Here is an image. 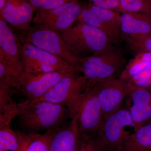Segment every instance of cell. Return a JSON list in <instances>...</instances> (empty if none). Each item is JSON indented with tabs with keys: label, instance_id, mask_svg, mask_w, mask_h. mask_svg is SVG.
I'll list each match as a JSON object with an SVG mask.
<instances>
[{
	"label": "cell",
	"instance_id": "cell-30",
	"mask_svg": "<svg viewBox=\"0 0 151 151\" xmlns=\"http://www.w3.org/2000/svg\"><path fill=\"white\" fill-rule=\"evenodd\" d=\"M94 5L117 12L119 8L120 0H87Z\"/></svg>",
	"mask_w": 151,
	"mask_h": 151
},
{
	"label": "cell",
	"instance_id": "cell-31",
	"mask_svg": "<svg viewBox=\"0 0 151 151\" xmlns=\"http://www.w3.org/2000/svg\"><path fill=\"white\" fill-rule=\"evenodd\" d=\"M6 0H0V12H2L5 4Z\"/></svg>",
	"mask_w": 151,
	"mask_h": 151
},
{
	"label": "cell",
	"instance_id": "cell-8",
	"mask_svg": "<svg viewBox=\"0 0 151 151\" xmlns=\"http://www.w3.org/2000/svg\"><path fill=\"white\" fill-rule=\"evenodd\" d=\"M121 14L113 10L102 8L89 2L82 4L77 21L100 29L115 45H119L122 36Z\"/></svg>",
	"mask_w": 151,
	"mask_h": 151
},
{
	"label": "cell",
	"instance_id": "cell-11",
	"mask_svg": "<svg viewBox=\"0 0 151 151\" xmlns=\"http://www.w3.org/2000/svg\"><path fill=\"white\" fill-rule=\"evenodd\" d=\"M93 85L102 108L103 115L120 106L129 94L131 88L128 83L116 74L98 81Z\"/></svg>",
	"mask_w": 151,
	"mask_h": 151
},
{
	"label": "cell",
	"instance_id": "cell-20",
	"mask_svg": "<svg viewBox=\"0 0 151 151\" xmlns=\"http://www.w3.org/2000/svg\"><path fill=\"white\" fill-rule=\"evenodd\" d=\"M151 63V52H140L130 59L120 74V77L127 81L133 76Z\"/></svg>",
	"mask_w": 151,
	"mask_h": 151
},
{
	"label": "cell",
	"instance_id": "cell-7",
	"mask_svg": "<svg viewBox=\"0 0 151 151\" xmlns=\"http://www.w3.org/2000/svg\"><path fill=\"white\" fill-rule=\"evenodd\" d=\"M20 33L21 39L60 58L76 68L78 59L70 52L59 32L45 26L35 24Z\"/></svg>",
	"mask_w": 151,
	"mask_h": 151
},
{
	"label": "cell",
	"instance_id": "cell-22",
	"mask_svg": "<svg viewBox=\"0 0 151 151\" xmlns=\"http://www.w3.org/2000/svg\"><path fill=\"white\" fill-rule=\"evenodd\" d=\"M18 147L17 135L10 124L0 127V151H17Z\"/></svg>",
	"mask_w": 151,
	"mask_h": 151
},
{
	"label": "cell",
	"instance_id": "cell-10",
	"mask_svg": "<svg viewBox=\"0 0 151 151\" xmlns=\"http://www.w3.org/2000/svg\"><path fill=\"white\" fill-rule=\"evenodd\" d=\"M76 116L81 138L97 134L103 114L93 85H87Z\"/></svg>",
	"mask_w": 151,
	"mask_h": 151
},
{
	"label": "cell",
	"instance_id": "cell-27",
	"mask_svg": "<svg viewBox=\"0 0 151 151\" xmlns=\"http://www.w3.org/2000/svg\"><path fill=\"white\" fill-rule=\"evenodd\" d=\"M37 10H47L55 8L72 0H29Z\"/></svg>",
	"mask_w": 151,
	"mask_h": 151
},
{
	"label": "cell",
	"instance_id": "cell-18",
	"mask_svg": "<svg viewBox=\"0 0 151 151\" xmlns=\"http://www.w3.org/2000/svg\"><path fill=\"white\" fill-rule=\"evenodd\" d=\"M17 92L0 81V127L11 124L13 119L17 117L23 108L24 102L18 103L14 99V94Z\"/></svg>",
	"mask_w": 151,
	"mask_h": 151
},
{
	"label": "cell",
	"instance_id": "cell-4",
	"mask_svg": "<svg viewBox=\"0 0 151 151\" xmlns=\"http://www.w3.org/2000/svg\"><path fill=\"white\" fill-rule=\"evenodd\" d=\"M126 64L123 53L116 47L102 54L79 58L76 68L86 78L87 84L91 85L112 76L120 74Z\"/></svg>",
	"mask_w": 151,
	"mask_h": 151
},
{
	"label": "cell",
	"instance_id": "cell-26",
	"mask_svg": "<svg viewBox=\"0 0 151 151\" xmlns=\"http://www.w3.org/2000/svg\"><path fill=\"white\" fill-rule=\"evenodd\" d=\"M52 130L45 134L32 133V139L27 151H49Z\"/></svg>",
	"mask_w": 151,
	"mask_h": 151
},
{
	"label": "cell",
	"instance_id": "cell-14",
	"mask_svg": "<svg viewBox=\"0 0 151 151\" xmlns=\"http://www.w3.org/2000/svg\"><path fill=\"white\" fill-rule=\"evenodd\" d=\"M36 10L29 0H6L0 19H3L19 33L30 28Z\"/></svg>",
	"mask_w": 151,
	"mask_h": 151
},
{
	"label": "cell",
	"instance_id": "cell-6",
	"mask_svg": "<svg viewBox=\"0 0 151 151\" xmlns=\"http://www.w3.org/2000/svg\"><path fill=\"white\" fill-rule=\"evenodd\" d=\"M19 39L24 72L36 74L57 71H77L75 66L60 58Z\"/></svg>",
	"mask_w": 151,
	"mask_h": 151
},
{
	"label": "cell",
	"instance_id": "cell-13",
	"mask_svg": "<svg viewBox=\"0 0 151 151\" xmlns=\"http://www.w3.org/2000/svg\"><path fill=\"white\" fill-rule=\"evenodd\" d=\"M0 61L22 74V64L19 39L3 19H0Z\"/></svg>",
	"mask_w": 151,
	"mask_h": 151
},
{
	"label": "cell",
	"instance_id": "cell-23",
	"mask_svg": "<svg viewBox=\"0 0 151 151\" xmlns=\"http://www.w3.org/2000/svg\"><path fill=\"white\" fill-rule=\"evenodd\" d=\"M118 12H140L151 16V0H120Z\"/></svg>",
	"mask_w": 151,
	"mask_h": 151
},
{
	"label": "cell",
	"instance_id": "cell-5",
	"mask_svg": "<svg viewBox=\"0 0 151 151\" xmlns=\"http://www.w3.org/2000/svg\"><path fill=\"white\" fill-rule=\"evenodd\" d=\"M79 73L73 72L63 77L38 100L64 105L70 119L76 116L87 86L86 78Z\"/></svg>",
	"mask_w": 151,
	"mask_h": 151
},
{
	"label": "cell",
	"instance_id": "cell-29",
	"mask_svg": "<svg viewBox=\"0 0 151 151\" xmlns=\"http://www.w3.org/2000/svg\"><path fill=\"white\" fill-rule=\"evenodd\" d=\"M19 141L17 151H27L32 139V133H27L20 130L16 131Z\"/></svg>",
	"mask_w": 151,
	"mask_h": 151
},
{
	"label": "cell",
	"instance_id": "cell-28",
	"mask_svg": "<svg viewBox=\"0 0 151 151\" xmlns=\"http://www.w3.org/2000/svg\"><path fill=\"white\" fill-rule=\"evenodd\" d=\"M80 147L77 151H101L97 135L81 138Z\"/></svg>",
	"mask_w": 151,
	"mask_h": 151
},
{
	"label": "cell",
	"instance_id": "cell-12",
	"mask_svg": "<svg viewBox=\"0 0 151 151\" xmlns=\"http://www.w3.org/2000/svg\"><path fill=\"white\" fill-rule=\"evenodd\" d=\"M74 72L78 71H57L36 74L23 72L20 78L21 93L27 100H39L63 77Z\"/></svg>",
	"mask_w": 151,
	"mask_h": 151
},
{
	"label": "cell",
	"instance_id": "cell-16",
	"mask_svg": "<svg viewBox=\"0 0 151 151\" xmlns=\"http://www.w3.org/2000/svg\"><path fill=\"white\" fill-rule=\"evenodd\" d=\"M52 130L49 151H77L81 143L77 116Z\"/></svg>",
	"mask_w": 151,
	"mask_h": 151
},
{
	"label": "cell",
	"instance_id": "cell-3",
	"mask_svg": "<svg viewBox=\"0 0 151 151\" xmlns=\"http://www.w3.org/2000/svg\"><path fill=\"white\" fill-rule=\"evenodd\" d=\"M127 127H133V122L126 103L104 114L97 134L101 151H122L131 135Z\"/></svg>",
	"mask_w": 151,
	"mask_h": 151
},
{
	"label": "cell",
	"instance_id": "cell-25",
	"mask_svg": "<svg viewBox=\"0 0 151 151\" xmlns=\"http://www.w3.org/2000/svg\"><path fill=\"white\" fill-rule=\"evenodd\" d=\"M131 89L151 86V63L127 81Z\"/></svg>",
	"mask_w": 151,
	"mask_h": 151
},
{
	"label": "cell",
	"instance_id": "cell-1",
	"mask_svg": "<svg viewBox=\"0 0 151 151\" xmlns=\"http://www.w3.org/2000/svg\"><path fill=\"white\" fill-rule=\"evenodd\" d=\"M17 123L23 132L38 133L54 130L65 123L69 117L68 109L61 104L40 100L25 101Z\"/></svg>",
	"mask_w": 151,
	"mask_h": 151
},
{
	"label": "cell",
	"instance_id": "cell-24",
	"mask_svg": "<svg viewBox=\"0 0 151 151\" xmlns=\"http://www.w3.org/2000/svg\"><path fill=\"white\" fill-rule=\"evenodd\" d=\"M21 75L12 68L0 61V81L10 86L17 92L20 93L22 91L20 82Z\"/></svg>",
	"mask_w": 151,
	"mask_h": 151
},
{
	"label": "cell",
	"instance_id": "cell-2",
	"mask_svg": "<svg viewBox=\"0 0 151 151\" xmlns=\"http://www.w3.org/2000/svg\"><path fill=\"white\" fill-rule=\"evenodd\" d=\"M59 33L78 59L102 54L116 47L103 31L78 21L69 29Z\"/></svg>",
	"mask_w": 151,
	"mask_h": 151
},
{
	"label": "cell",
	"instance_id": "cell-15",
	"mask_svg": "<svg viewBox=\"0 0 151 151\" xmlns=\"http://www.w3.org/2000/svg\"><path fill=\"white\" fill-rule=\"evenodd\" d=\"M134 131L151 120V86L132 89L126 97Z\"/></svg>",
	"mask_w": 151,
	"mask_h": 151
},
{
	"label": "cell",
	"instance_id": "cell-9",
	"mask_svg": "<svg viewBox=\"0 0 151 151\" xmlns=\"http://www.w3.org/2000/svg\"><path fill=\"white\" fill-rule=\"evenodd\" d=\"M82 5L78 0H72L51 9L37 10L33 22L57 32L65 31L72 27L77 20Z\"/></svg>",
	"mask_w": 151,
	"mask_h": 151
},
{
	"label": "cell",
	"instance_id": "cell-17",
	"mask_svg": "<svg viewBox=\"0 0 151 151\" xmlns=\"http://www.w3.org/2000/svg\"><path fill=\"white\" fill-rule=\"evenodd\" d=\"M122 38L135 35H151V16L140 12H124L121 14Z\"/></svg>",
	"mask_w": 151,
	"mask_h": 151
},
{
	"label": "cell",
	"instance_id": "cell-19",
	"mask_svg": "<svg viewBox=\"0 0 151 151\" xmlns=\"http://www.w3.org/2000/svg\"><path fill=\"white\" fill-rule=\"evenodd\" d=\"M122 151H151V120L134 131Z\"/></svg>",
	"mask_w": 151,
	"mask_h": 151
},
{
	"label": "cell",
	"instance_id": "cell-21",
	"mask_svg": "<svg viewBox=\"0 0 151 151\" xmlns=\"http://www.w3.org/2000/svg\"><path fill=\"white\" fill-rule=\"evenodd\" d=\"M127 46L134 54L140 52H151V35H135L123 37Z\"/></svg>",
	"mask_w": 151,
	"mask_h": 151
}]
</instances>
